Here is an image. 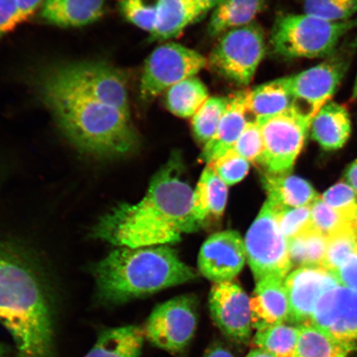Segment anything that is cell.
Returning <instances> with one entry per match:
<instances>
[{
  "label": "cell",
  "mask_w": 357,
  "mask_h": 357,
  "mask_svg": "<svg viewBox=\"0 0 357 357\" xmlns=\"http://www.w3.org/2000/svg\"><path fill=\"white\" fill-rule=\"evenodd\" d=\"M184 172L180 155L173 154L155 174L144 197L112 208L93 227V236L118 248H139L176 243L197 231L194 190Z\"/></svg>",
  "instance_id": "1"
},
{
  "label": "cell",
  "mask_w": 357,
  "mask_h": 357,
  "mask_svg": "<svg viewBox=\"0 0 357 357\" xmlns=\"http://www.w3.org/2000/svg\"><path fill=\"white\" fill-rule=\"evenodd\" d=\"M37 89L60 130L82 153L99 158H119L138 149L139 137L130 115L38 80Z\"/></svg>",
  "instance_id": "2"
},
{
  "label": "cell",
  "mask_w": 357,
  "mask_h": 357,
  "mask_svg": "<svg viewBox=\"0 0 357 357\" xmlns=\"http://www.w3.org/2000/svg\"><path fill=\"white\" fill-rule=\"evenodd\" d=\"M96 298L113 306L190 282L195 272L169 245L118 248L93 267Z\"/></svg>",
  "instance_id": "3"
},
{
  "label": "cell",
  "mask_w": 357,
  "mask_h": 357,
  "mask_svg": "<svg viewBox=\"0 0 357 357\" xmlns=\"http://www.w3.org/2000/svg\"><path fill=\"white\" fill-rule=\"evenodd\" d=\"M0 324L10 333L15 357H56L50 305L37 276L0 250Z\"/></svg>",
  "instance_id": "4"
},
{
  "label": "cell",
  "mask_w": 357,
  "mask_h": 357,
  "mask_svg": "<svg viewBox=\"0 0 357 357\" xmlns=\"http://www.w3.org/2000/svg\"><path fill=\"white\" fill-rule=\"evenodd\" d=\"M357 26V17L330 22L314 16L284 15L276 19L271 45L276 55L284 59L328 58L337 50L339 43Z\"/></svg>",
  "instance_id": "5"
},
{
  "label": "cell",
  "mask_w": 357,
  "mask_h": 357,
  "mask_svg": "<svg viewBox=\"0 0 357 357\" xmlns=\"http://www.w3.org/2000/svg\"><path fill=\"white\" fill-rule=\"evenodd\" d=\"M37 80L82 93L131 116L126 77L105 62L79 61L49 66Z\"/></svg>",
  "instance_id": "6"
},
{
  "label": "cell",
  "mask_w": 357,
  "mask_h": 357,
  "mask_svg": "<svg viewBox=\"0 0 357 357\" xmlns=\"http://www.w3.org/2000/svg\"><path fill=\"white\" fill-rule=\"evenodd\" d=\"M247 260L257 282L284 280L291 270L288 240L280 231L274 205L266 200L244 240Z\"/></svg>",
  "instance_id": "7"
},
{
  "label": "cell",
  "mask_w": 357,
  "mask_h": 357,
  "mask_svg": "<svg viewBox=\"0 0 357 357\" xmlns=\"http://www.w3.org/2000/svg\"><path fill=\"white\" fill-rule=\"evenodd\" d=\"M312 116L292 107L284 113L272 117L257 119L260 123L263 151L258 164L266 172L287 174L301 154Z\"/></svg>",
  "instance_id": "8"
},
{
  "label": "cell",
  "mask_w": 357,
  "mask_h": 357,
  "mask_svg": "<svg viewBox=\"0 0 357 357\" xmlns=\"http://www.w3.org/2000/svg\"><path fill=\"white\" fill-rule=\"evenodd\" d=\"M265 52L262 30L250 24L223 33L213 49L208 64L222 77L245 86L255 75Z\"/></svg>",
  "instance_id": "9"
},
{
  "label": "cell",
  "mask_w": 357,
  "mask_h": 357,
  "mask_svg": "<svg viewBox=\"0 0 357 357\" xmlns=\"http://www.w3.org/2000/svg\"><path fill=\"white\" fill-rule=\"evenodd\" d=\"M352 47L337 50L322 63L279 79L292 96L294 107L314 118L340 86L350 65Z\"/></svg>",
  "instance_id": "10"
},
{
  "label": "cell",
  "mask_w": 357,
  "mask_h": 357,
  "mask_svg": "<svg viewBox=\"0 0 357 357\" xmlns=\"http://www.w3.org/2000/svg\"><path fill=\"white\" fill-rule=\"evenodd\" d=\"M208 65L199 52L176 43L155 48L147 57L140 83L142 100L155 99L187 78L195 77Z\"/></svg>",
  "instance_id": "11"
},
{
  "label": "cell",
  "mask_w": 357,
  "mask_h": 357,
  "mask_svg": "<svg viewBox=\"0 0 357 357\" xmlns=\"http://www.w3.org/2000/svg\"><path fill=\"white\" fill-rule=\"evenodd\" d=\"M197 324V301L195 297L185 294L156 306L144 330L146 339L151 344L177 354L190 345Z\"/></svg>",
  "instance_id": "12"
},
{
  "label": "cell",
  "mask_w": 357,
  "mask_h": 357,
  "mask_svg": "<svg viewBox=\"0 0 357 357\" xmlns=\"http://www.w3.org/2000/svg\"><path fill=\"white\" fill-rule=\"evenodd\" d=\"M311 324L340 347H357V290L330 289L315 307Z\"/></svg>",
  "instance_id": "13"
},
{
  "label": "cell",
  "mask_w": 357,
  "mask_h": 357,
  "mask_svg": "<svg viewBox=\"0 0 357 357\" xmlns=\"http://www.w3.org/2000/svg\"><path fill=\"white\" fill-rule=\"evenodd\" d=\"M208 303L213 323L222 333L236 344H248L253 327L251 302L243 289L233 280L215 283Z\"/></svg>",
  "instance_id": "14"
},
{
  "label": "cell",
  "mask_w": 357,
  "mask_h": 357,
  "mask_svg": "<svg viewBox=\"0 0 357 357\" xmlns=\"http://www.w3.org/2000/svg\"><path fill=\"white\" fill-rule=\"evenodd\" d=\"M284 283L289 301L287 323L296 325L310 324L320 298L340 284L333 272L323 266L298 267Z\"/></svg>",
  "instance_id": "15"
},
{
  "label": "cell",
  "mask_w": 357,
  "mask_h": 357,
  "mask_svg": "<svg viewBox=\"0 0 357 357\" xmlns=\"http://www.w3.org/2000/svg\"><path fill=\"white\" fill-rule=\"evenodd\" d=\"M247 261L242 236L227 230L211 235L200 248L198 266L200 273L214 283L233 280Z\"/></svg>",
  "instance_id": "16"
},
{
  "label": "cell",
  "mask_w": 357,
  "mask_h": 357,
  "mask_svg": "<svg viewBox=\"0 0 357 357\" xmlns=\"http://www.w3.org/2000/svg\"><path fill=\"white\" fill-rule=\"evenodd\" d=\"M222 0H160L158 24L151 41L178 37L194 22L213 11Z\"/></svg>",
  "instance_id": "17"
},
{
  "label": "cell",
  "mask_w": 357,
  "mask_h": 357,
  "mask_svg": "<svg viewBox=\"0 0 357 357\" xmlns=\"http://www.w3.org/2000/svg\"><path fill=\"white\" fill-rule=\"evenodd\" d=\"M284 281L267 278L257 282L250 298L252 327L257 331L287 322L289 301Z\"/></svg>",
  "instance_id": "18"
},
{
  "label": "cell",
  "mask_w": 357,
  "mask_h": 357,
  "mask_svg": "<svg viewBox=\"0 0 357 357\" xmlns=\"http://www.w3.org/2000/svg\"><path fill=\"white\" fill-rule=\"evenodd\" d=\"M245 91L238 92L229 99L227 109L216 133L204 145L200 158L209 164L234 149L247 123L248 111L245 108Z\"/></svg>",
  "instance_id": "19"
},
{
  "label": "cell",
  "mask_w": 357,
  "mask_h": 357,
  "mask_svg": "<svg viewBox=\"0 0 357 357\" xmlns=\"http://www.w3.org/2000/svg\"><path fill=\"white\" fill-rule=\"evenodd\" d=\"M105 12V0H46L41 17L61 28H78L99 20Z\"/></svg>",
  "instance_id": "20"
},
{
  "label": "cell",
  "mask_w": 357,
  "mask_h": 357,
  "mask_svg": "<svg viewBox=\"0 0 357 357\" xmlns=\"http://www.w3.org/2000/svg\"><path fill=\"white\" fill-rule=\"evenodd\" d=\"M312 137L326 151L342 149L349 139L351 121L344 106L328 102L312 120Z\"/></svg>",
  "instance_id": "21"
},
{
  "label": "cell",
  "mask_w": 357,
  "mask_h": 357,
  "mask_svg": "<svg viewBox=\"0 0 357 357\" xmlns=\"http://www.w3.org/2000/svg\"><path fill=\"white\" fill-rule=\"evenodd\" d=\"M267 200L281 207L310 206L319 197L310 182L287 174L265 172L261 176Z\"/></svg>",
  "instance_id": "22"
},
{
  "label": "cell",
  "mask_w": 357,
  "mask_h": 357,
  "mask_svg": "<svg viewBox=\"0 0 357 357\" xmlns=\"http://www.w3.org/2000/svg\"><path fill=\"white\" fill-rule=\"evenodd\" d=\"M145 339L144 328L137 325L105 329L84 357H139Z\"/></svg>",
  "instance_id": "23"
},
{
  "label": "cell",
  "mask_w": 357,
  "mask_h": 357,
  "mask_svg": "<svg viewBox=\"0 0 357 357\" xmlns=\"http://www.w3.org/2000/svg\"><path fill=\"white\" fill-rule=\"evenodd\" d=\"M227 185L207 165L193 195V214L201 226L211 217L220 218L226 208Z\"/></svg>",
  "instance_id": "24"
},
{
  "label": "cell",
  "mask_w": 357,
  "mask_h": 357,
  "mask_svg": "<svg viewBox=\"0 0 357 357\" xmlns=\"http://www.w3.org/2000/svg\"><path fill=\"white\" fill-rule=\"evenodd\" d=\"M266 0H222L214 8L208 22V33L222 35L229 31L252 24L265 7Z\"/></svg>",
  "instance_id": "25"
},
{
  "label": "cell",
  "mask_w": 357,
  "mask_h": 357,
  "mask_svg": "<svg viewBox=\"0 0 357 357\" xmlns=\"http://www.w3.org/2000/svg\"><path fill=\"white\" fill-rule=\"evenodd\" d=\"M245 108L254 119L272 117L291 109L294 100L280 79L245 91Z\"/></svg>",
  "instance_id": "26"
},
{
  "label": "cell",
  "mask_w": 357,
  "mask_h": 357,
  "mask_svg": "<svg viewBox=\"0 0 357 357\" xmlns=\"http://www.w3.org/2000/svg\"><path fill=\"white\" fill-rule=\"evenodd\" d=\"M208 98L206 86L199 78L192 77L168 89L166 105L177 117L192 118Z\"/></svg>",
  "instance_id": "27"
},
{
  "label": "cell",
  "mask_w": 357,
  "mask_h": 357,
  "mask_svg": "<svg viewBox=\"0 0 357 357\" xmlns=\"http://www.w3.org/2000/svg\"><path fill=\"white\" fill-rule=\"evenodd\" d=\"M301 326L287 322L259 330L252 339L253 345L275 357H292L300 337Z\"/></svg>",
  "instance_id": "28"
},
{
  "label": "cell",
  "mask_w": 357,
  "mask_h": 357,
  "mask_svg": "<svg viewBox=\"0 0 357 357\" xmlns=\"http://www.w3.org/2000/svg\"><path fill=\"white\" fill-rule=\"evenodd\" d=\"M328 238L312 227L305 233L288 240L292 267L322 266Z\"/></svg>",
  "instance_id": "29"
},
{
  "label": "cell",
  "mask_w": 357,
  "mask_h": 357,
  "mask_svg": "<svg viewBox=\"0 0 357 357\" xmlns=\"http://www.w3.org/2000/svg\"><path fill=\"white\" fill-rule=\"evenodd\" d=\"M227 104V98L209 97L192 117L194 136L200 144H207L216 133L225 114Z\"/></svg>",
  "instance_id": "30"
},
{
  "label": "cell",
  "mask_w": 357,
  "mask_h": 357,
  "mask_svg": "<svg viewBox=\"0 0 357 357\" xmlns=\"http://www.w3.org/2000/svg\"><path fill=\"white\" fill-rule=\"evenodd\" d=\"M340 346L311 324L301 326V334L292 357H336Z\"/></svg>",
  "instance_id": "31"
},
{
  "label": "cell",
  "mask_w": 357,
  "mask_h": 357,
  "mask_svg": "<svg viewBox=\"0 0 357 357\" xmlns=\"http://www.w3.org/2000/svg\"><path fill=\"white\" fill-rule=\"evenodd\" d=\"M357 252V229L352 225L347 229L328 236L327 249L322 266L335 272Z\"/></svg>",
  "instance_id": "32"
},
{
  "label": "cell",
  "mask_w": 357,
  "mask_h": 357,
  "mask_svg": "<svg viewBox=\"0 0 357 357\" xmlns=\"http://www.w3.org/2000/svg\"><path fill=\"white\" fill-rule=\"evenodd\" d=\"M160 0H119L120 13L137 28L154 33L158 24Z\"/></svg>",
  "instance_id": "33"
},
{
  "label": "cell",
  "mask_w": 357,
  "mask_h": 357,
  "mask_svg": "<svg viewBox=\"0 0 357 357\" xmlns=\"http://www.w3.org/2000/svg\"><path fill=\"white\" fill-rule=\"evenodd\" d=\"M307 15L330 22L354 19L357 15V0H305Z\"/></svg>",
  "instance_id": "34"
},
{
  "label": "cell",
  "mask_w": 357,
  "mask_h": 357,
  "mask_svg": "<svg viewBox=\"0 0 357 357\" xmlns=\"http://www.w3.org/2000/svg\"><path fill=\"white\" fill-rule=\"evenodd\" d=\"M312 226L329 236L351 227L354 223L326 204L320 197L310 205Z\"/></svg>",
  "instance_id": "35"
},
{
  "label": "cell",
  "mask_w": 357,
  "mask_h": 357,
  "mask_svg": "<svg viewBox=\"0 0 357 357\" xmlns=\"http://www.w3.org/2000/svg\"><path fill=\"white\" fill-rule=\"evenodd\" d=\"M273 205L280 231L287 240L312 229L310 206L289 208Z\"/></svg>",
  "instance_id": "36"
},
{
  "label": "cell",
  "mask_w": 357,
  "mask_h": 357,
  "mask_svg": "<svg viewBox=\"0 0 357 357\" xmlns=\"http://www.w3.org/2000/svg\"><path fill=\"white\" fill-rule=\"evenodd\" d=\"M208 165L227 186L242 181L247 176L250 168L248 160L236 154L233 150L227 151L226 154Z\"/></svg>",
  "instance_id": "37"
},
{
  "label": "cell",
  "mask_w": 357,
  "mask_h": 357,
  "mask_svg": "<svg viewBox=\"0 0 357 357\" xmlns=\"http://www.w3.org/2000/svg\"><path fill=\"white\" fill-rule=\"evenodd\" d=\"M321 199L347 220L354 222L357 209V193L347 183L340 182L334 185L325 192Z\"/></svg>",
  "instance_id": "38"
},
{
  "label": "cell",
  "mask_w": 357,
  "mask_h": 357,
  "mask_svg": "<svg viewBox=\"0 0 357 357\" xmlns=\"http://www.w3.org/2000/svg\"><path fill=\"white\" fill-rule=\"evenodd\" d=\"M231 150L249 162H259L263 151V139L260 123L257 119L249 120Z\"/></svg>",
  "instance_id": "39"
},
{
  "label": "cell",
  "mask_w": 357,
  "mask_h": 357,
  "mask_svg": "<svg viewBox=\"0 0 357 357\" xmlns=\"http://www.w3.org/2000/svg\"><path fill=\"white\" fill-rule=\"evenodd\" d=\"M20 24L16 0H0V40Z\"/></svg>",
  "instance_id": "40"
},
{
  "label": "cell",
  "mask_w": 357,
  "mask_h": 357,
  "mask_svg": "<svg viewBox=\"0 0 357 357\" xmlns=\"http://www.w3.org/2000/svg\"><path fill=\"white\" fill-rule=\"evenodd\" d=\"M333 273L342 287L357 290V252Z\"/></svg>",
  "instance_id": "41"
},
{
  "label": "cell",
  "mask_w": 357,
  "mask_h": 357,
  "mask_svg": "<svg viewBox=\"0 0 357 357\" xmlns=\"http://www.w3.org/2000/svg\"><path fill=\"white\" fill-rule=\"evenodd\" d=\"M46 0H16L20 24L29 20Z\"/></svg>",
  "instance_id": "42"
},
{
  "label": "cell",
  "mask_w": 357,
  "mask_h": 357,
  "mask_svg": "<svg viewBox=\"0 0 357 357\" xmlns=\"http://www.w3.org/2000/svg\"><path fill=\"white\" fill-rule=\"evenodd\" d=\"M347 183L357 193V160L348 168L346 173Z\"/></svg>",
  "instance_id": "43"
},
{
  "label": "cell",
  "mask_w": 357,
  "mask_h": 357,
  "mask_svg": "<svg viewBox=\"0 0 357 357\" xmlns=\"http://www.w3.org/2000/svg\"><path fill=\"white\" fill-rule=\"evenodd\" d=\"M204 357H234L231 352L226 348L216 345L208 350L206 354Z\"/></svg>",
  "instance_id": "44"
},
{
  "label": "cell",
  "mask_w": 357,
  "mask_h": 357,
  "mask_svg": "<svg viewBox=\"0 0 357 357\" xmlns=\"http://www.w3.org/2000/svg\"><path fill=\"white\" fill-rule=\"evenodd\" d=\"M336 357H357V347H341Z\"/></svg>",
  "instance_id": "45"
},
{
  "label": "cell",
  "mask_w": 357,
  "mask_h": 357,
  "mask_svg": "<svg viewBox=\"0 0 357 357\" xmlns=\"http://www.w3.org/2000/svg\"><path fill=\"white\" fill-rule=\"evenodd\" d=\"M245 357H275L274 356L268 354V352L259 349V348H254Z\"/></svg>",
  "instance_id": "46"
},
{
  "label": "cell",
  "mask_w": 357,
  "mask_h": 357,
  "mask_svg": "<svg viewBox=\"0 0 357 357\" xmlns=\"http://www.w3.org/2000/svg\"><path fill=\"white\" fill-rule=\"evenodd\" d=\"M10 351L8 348L3 344L0 343V357H8L10 356Z\"/></svg>",
  "instance_id": "47"
},
{
  "label": "cell",
  "mask_w": 357,
  "mask_h": 357,
  "mask_svg": "<svg viewBox=\"0 0 357 357\" xmlns=\"http://www.w3.org/2000/svg\"><path fill=\"white\" fill-rule=\"evenodd\" d=\"M352 99L357 100V75L355 80L354 91H352Z\"/></svg>",
  "instance_id": "48"
},
{
  "label": "cell",
  "mask_w": 357,
  "mask_h": 357,
  "mask_svg": "<svg viewBox=\"0 0 357 357\" xmlns=\"http://www.w3.org/2000/svg\"><path fill=\"white\" fill-rule=\"evenodd\" d=\"M352 223H354V227L357 229V209H356V213H355V216H354V222H352Z\"/></svg>",
  "instance_id": "49"
}]
</instances>
